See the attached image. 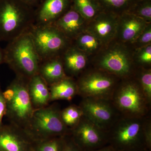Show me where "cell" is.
Returning a JSON list of instances; mask_svg holds the SVG:
<instances>
[{
  "instance_id": "obj_1",
  "label": "cell",
  "mask_w": 151,
  "mask_h": 151,
  "mask_svg": "<svg viewBox=\"0 0 151 151\" xmlns=\"http://www.w3.org/2000/svg\"><path fill=\"white\" fill-rule=\"evenodd\" d=\"M4 61L18 74L29 79L38 74L40 59L29 31L9 42L4 52Z\"/></svg>"
},
{
  "instance_id": "obj_2",
  "label": "cell",
  "mask_w": 151,
  "mask_h": 151,
  "mask_svg": "<svg viewBox=\"0 0 151 151\" xmlns=\"http://www.w3.org/2000/svg\"><path fill=\"white\" fill-rule=\"evenodd\" d=\"M147 117L121 116L107 131L108 145L116 151H148L144 136Z\"/></svg>"
},
{
  "instance_id": "obj_3",
  "label": "cell",
  "mask_w": 151,
  "mask_h": 151,
  "mask_svg": "<svg viewBox=\"0 0 151 151\" xmlns=\"http://www.w3.org/2000/svg\"><path fill=\"white\" fill-rule=\"evenodd\" d=\"M31 6L21 0H0V41L10 42L29 30Z\"/></svg>"
},
{
  "instance_id": "obj_4",
  "label": "cell",
  "mask_w": 151,
  "mask_h": 151,
  "mask_svg": "<svg viewBox=\"0 0 151 151\" xmlns=\"http://www.w3.org/2000/svg\"><path fill=\"white\" fill-rule=\"evenodd\" d=\"M23 129L35 143L70 134L63 122L61 111L55 105L35 109Z\"/></svg>"
},
{
  "instance_id": "obj_5",
  "label": "cell",
  "mask_w": 151,
  "mask_h": 151,
  "mask_svg": "<svg viewBox=\"0 0 151 151\" xmlns=\"http://www.w3.org/2000/svg\"><path fill=\"white\" fill-rule=\"evenodd\" d=\"M111 101L121 116H147L150 105L139 83L128 81L116 86Z\"/></svg>"
},
{
  "instance_id": "obj_6",
  "label": "cell",
  "mask_w": 151,
  "mask_h": 151,
  "mask_svg": "<svg viewBox=\"0 0 151 151\" xmlns=\"http://www.w3.org/2000/svg\"><path fill=\"white\" fill-rule=\"evenodd\" d=\"M29 31L40 60L54 58L68 45L69 39L53 25H32Z\"/></svg>"
},
{
  "instance_id": "obj_7",
  "label": "cell",
  "mask_w": 151,
  "mask_h": 151,
  "mask_svg": "<svg viewBox=\"0 0 151 151\" xmlns=\"http://www.w3.org/2000/svg\"><path fill=\"white\" fill-rule=\"evenodd\" d=\"M77 84L78 94L83 98L111 100L116 87L113 76L104 71H93L84 74Z\"/></svg>"
},
{
  "instance_id": "obj_8",
  "label": "cell",
  "mask_w": 151,
  "mask_h": 151,
  "mask_svg": "<svg viewBox=\"0 0 151 151\" xmlns=\"http://www.w3.org/2000/svg\"><path fill=\"white\" fill-rule=\"evenodd\" d=\"M13 82L16 94L13 100L6 104V115L10 119L12 124L24 129L35 109L30 98L27 84L24 78L18 76Z\"/></svg>"
},
{
  "instance_id": "obj_9",
  "label": "cell",
  "mask_w": 151,
  "mask_h": 151,
  "mask_svg": "<svg viewBox=\"0 0 151 151\" xmlns=\"http://www.w3.org/2000/svg\"><path fill=\"white\" fill-rule=\"evenodd\" d=\"M79 106L83 116L107 132L121 116L111 100L83 98Z\"/></svg>"
},
{
  "instance_id": "obj_10",
  "label": "cell",
  "mask_w": 151,
  "mask_h": 151,
  "mask_svg": "<svg viewBox=\"0 0 151 151\" xmlns=\"http://www.w3.org/2000/svg\"><path fill=\"white\" fill-rule=\"evenodd\" d=\"M70 136L82 151L93 150L108 145L107 131L101 129L84 116L70 130Z\"/></svg>"
},
{
  "instance_id": "obj_11",
  "label": "cell",
  "mask_w": 151,
  "mask_h": 151,
  "mask_svg": "<svg viewBox=\"0 0 151 151\" xmlns=\"http://www.w3.org/2000/svg\"><path fill=\"white\" fill-rule=\"evenodd\" d=\"M97 63L100 70L119 77L129 76L133 68L129 52L125 47L119 45L112 47L104 52Z\"/></svg>"
},
{
  "instance_id": "obj_12",
  "label": "cell",
  "mask_w": 151,
  "mask_h": 151,
  "mask_svg": "<svg viewBox=\"0 0 151 151\" xmlns=\"http://www.w3.org/2000/svg\"><path fill=\"white\" fill-rule=\"evenodd\" d=\"M34 146L23 129L13 124L0 127V151H34Z\"/></svg>"
},
{
  "instance_id": "obj_13",
  "label": "cell",
  "mask_w": 151,
  "mask_h": 151,
  "mask_svg": "<svg viewBox=\"0 0 151 151\" xmlns=\"http://www.w3.org/2000/svg\"><path fill=\"white\" fill-rule=\"evenodd\" d=\"M119 16L103 11L86 26L85 31L97 38L102 43H106L117 35Z\"/></svg>"
},
{
  "instance_id": "obj_14",
  "label": "cell",
  "mask_w": 151,
  "mask_h": 151,
  "mask_svg": "<svg viewBox=\"0 0 151 151\" xmlns=\"http://www.w3.org/2000/svg\"><path fill=\"white\" fill-rule=\"evenodd\" d=\"M87 21L72 6L52 25L68 38H76L85 30Z\"/></svg>"
},
{
  "instance_id": "obj_15",
  "label": "cell",
  "mask_w": 151,
  "mask_h": 151,
  "mask_svg": "<svg viewBox=\"0 0 151 151\" xmlns=\"http://www.w3.org/2000/svg\"><path fill=\"white\" fill-rule=\"evenodd\" d=\"M149 23L131 13L119 16L117 35L125 42H134Z\"/></svg>"
},
{
  "instance_id": "obj_16",
  "label": "cell",
  "mask_w": 151,
  "mask_h": 151,
  "mask_svg": "<svg viewBox=\"0 0 151 151\" xmlns=\"http://www.w3.org/2000/svg\"><path fill=\"white\" fill-rule=\"evenodd\" d=\"M70 6V0H45L37 15V25L52 24Z\"/></svg>"
},
{
  "instance_id": "obj_17",
  "label": "cell",
  "mask_w": 151,
  "mask_h": 151,
  "mask_svg": "<svg viewBox=\"0 0 151 151\" xmlns=\"http://www.w3.org/2000/svg\"><path fill=\"white\" fill-rule=\"evenodd\" d=\"M28 90L35 109L46 107L50 101V92L47 84L39 74L29 79Z\"/></svg>"
},
{
  "instance_id": "obj_18",
  "label": "cell",
  "mask_w": 151,
  "mask_h": 151,
  "mask_svg": "<svg viewBox=\"0 0 151 151\" xmlns=\"http://www.w3.org/2000/svg\"><path fill=\"white\" fill-rule=\"evenodd\" d=\"M38 74L49 85L66 76L62 61L56 57L47 60L40 65Z\"/></svg>"
},
{
  "instance_id": "obj_19",
  "label": "cell",
  "mask_w": 151,
  "mask_h": 151,
  "mask_svg": "<svg viewBox=\"0 0 151 151\" xmlns=\"http://www.w3.org/2000/svg\"><path fill=\"white\" fill-rule=\"evenodd\" d=\"M50 86V101L60 100L70 101L78 94L77 84L67 76Z\"/></svg>"
},
{
  "instance_id": "obj_20",
  "label": "cell",
  "mask_w": 151,
  "mask_h": 151,
  "mask_svg": "<svg viewBox=\"0 0 151 151\" xmlns=\"http://www.w3.org/2000/svg\"><path fill=\"white\" fill-rule=\"evenodd\" d=\"M87 61L85 53L76 47H74L67 49L63 63L64 70L71 75H76L85 68Z\"/></svg>"
},
{
  "instance_id": "obj_21",
  "label": "cell",
  "mask_w": 151,
  "mask_h": 151,
  "mask_svg": "<svg viewBox=\"0 0 151 151\" xmlns=\"http://www.w3.org/2000/svg\"><path fill=\"white\" fill-rule=\"evenodd\" d=\"M70 2L71 6L87 22L103 11L97 0H70Z\"/></svg>"
},
{
  "instance_id": "obj_22",
  "label": "cell",
  "mask_w": 151,
  "mask_h": 151,
  "mask_svg": "<svg viewBox=\"0 0 151 151\" xmlns=\"http://www.w3.org/2000/svg\"><path fill=\"white\" fill-rule=\"evenodd\" d=\"M103 11L119 16L129 12L139 0H97Z\"/></svg>"
},
{
  "instance_id": "obj_23",
  "label": "cell",
  "mask_w": 151,
  "mask_h": 151,
  "mask_svg": "<svg viewBox=\"0 0 151 151\" xmlns=\"http://www.w3.org/2000/svg\"><path fill=\"white\" fill-rule=\"evenodd\" d=\"M76 47L86 53H93L99 50L102 43L91 34L84 31L76 38Z\"/></svg>"
},
{
  "instance_id": "obj_24",
  "label": "cell",
  "mask_w": 151,
  "mask_h": 151,
  "mask_svg": "<svg viewBox=\"0 0 151 151\" xmlns=\"http://www.w3.org/2000/svg\"><path fill=\"white\" fill-rule=\"evenodd\" d=\"M83 116L81 108L77 105H70L61 111L63 122L70 130L77 126Z\"/></svg>"
},
{
  "instance_id": "obj_25",
  "label": "cell",
  "mask_w": 151,
  "mask_h": 151,
  "mask_svg": "<svg viewBox=\"0 0 151 151\" xmlns=\"http://www.w3.org/2000/svg\"><path fill=\"white\" fill-rule=\"evenodd\" d=\"M66 136L55 137L35 142L34 151H63Z\"/></svg>"
},
{
  "instance_id": "obj_26",
  "label": "cell",
  "mask_w": 151,
  "mask_h": 151,
  "mask_svg": "<svg viewBox=\"0 0 151 151\" xmlns=\"http://www.w3.org/2000/svg\"><path fill=\"white\" fill-rule=\"evenodd\" d=\"M129 12L150 23L151 21V0H139Z\"/></svg>"
},
{
  "instance_id": "obj_27",
  "label": "cell",
  "mask_w": 151,
  "mask_h": 151,
  "mask_svg": "<svg viewBox=\"0 0 151 151\" xmlns=\"http://www.w3.org/2000/svg\"><path fill=\"white\" fill-rule=\"evenodd\" d=\"M149 104L151 103V71L150 69L142 72L138 82Z\"/></svg>"
},
{
  "instance_id": "obj_28",
  "label": "cell",
  "mask_w": 151,
  "mask_h": 151,
  "mask_svg": "<svg viewBox=\"0 0 151 151\" xmlns=\"http://www.w3.org/2000/svg\"><path fill=\"white\" fill-rule=\"evenodd\" d=\"M138 61L142 64H150L151 63V44L141 47L138 51Z\"/></svg>"
},
{
  "instance_id": "obj_29",
  "label": "cell",
  "mask_w": 151,
  "mask_h": 151,
  "mask_svg": "<svg viewBox=\"0 0 151 151\" xmlns=\"http://www.w3.org/2000/svg\"><path fill=\"white\" fill-rule=\"evenodd\" d=\"M151 27L150 24H148L134 42H137L139 46L142 47L151 44Z\"/></svg>"
},
{
  "instance_id": "obj_30",
  "label": "cell",
  "mask_w": 151,
  "mask_h": 151,
  "mask_svg": "<svg viewBox=\"0 0 151 151\" xmlns=\"http://www.w3.org/2000/svg\"><path fill=\"white\" fill-rule=\"evenodd\" d=\"M144 136L147 149L148 151H151V122L150 117H147L146 119L144 127Z\"/></svg>"
},
{
  "instance_id": "obj_31",
  "label": "cell",
  "mask_w": 151,
  "mask_h": 151,
  "mask_svg": "<svg viewBox=\"0 0 151 151\" xmlns=\"http://www.w3.org/2000/svg\"><path fill=\"white\" fill-rule=\"evenodd\" d=\"M3 97L5 100L6 103L11 102L14 99L16 94V88L13 81L7 88L4 92H2Z\"/></svg>"
},
{
  "instance_id": "obj_32",
  "label": "cell",
  "mask_w": 151,
  "mask_h": 151,
  "mask_svg": "<svg viewBox=\"0 0 151 151\" xmlns=\"http://www.w3.org/2000/svg\"><path fill=\"white\" fill-rule=\"evenodd\" d=\"M63 151H82L74 141L70 135L66 136L65 146Z\"/></svg>"
},
{
  "instance_id": "obj_33",
  "label": "cell",
  "mask_w": 151,
  "mask_h": 151,
  "mask_svg": "<svg viewBox=\"0 0 151 151\" xmlns=\"http://www.w3.org/2000/svg\"><path fill=\"white\" fill-rule=\"evenodd\" d=\"M6 103L3 97L2 92L0 89V127L2 126L3 117L6 115Z\"/></svg>"
},
{
  "instance_id": "obj_34",
  "label": "cell",
  "mask_w": 151,
  "mask_h": 151,
  "mask_svg": "<svg viewBox=\"0 0 151 151\" xmlns=\"http://www.w3.org/2000/svg\"><path fill=\"white\" fill-rule=\"evenodd\" d=\"M89 151H116L114 150V149L110 146V145H106L104 146V147H102L100 148L96 149V150H91Z\"/></svg>"
},
{
  "instance_id": "obj_35",
  "label": "cell",
  "mask_w": 151,
  "mask_h": 151,
  "mask_svg": "<svg viewBox=\"0 0 151 151\" xmlns=\"http://www.w3.org/2000/svg\"><path fill=\"white\" fill-rule=\"evenodd\" d=\"M21 1L25 3L26 4H27L31 6L37 3L39 0H21Z\"/></svg>"
},
{
  "instance_id": "obj_36",
  "label": "cell",
  "mask_w": 151,
  "mask_h": 151,
  "mask_svg": "<svg viewBox=\"0 0 151 151\" xmlns=\"http://www.w3.org/2000/svg\"><path fill=\"white\" fill-rule=\"evenodd\" d=\"M4 61V54L2 51L1 50L0 48V64Z\"/></svg>"
}]
</instances>
